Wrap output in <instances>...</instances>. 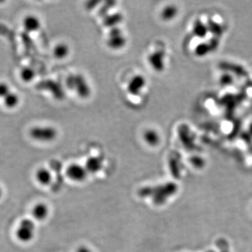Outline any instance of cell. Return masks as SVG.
Masks as SVG:
<instances>
[{
	"label": "cell",
	"mask_w": 252,
	"mask_h": 252,
	"mask_svg": "<svg viewBox=\"0 0 252 252\" xmlns=\"http://www.w3.org/2000/svg\"><path fill=\"white\" fill-rule=\"evenodd\" d=\"M66 86L71 91H75L81 99H87L91 96V88L87 80L80 74L70 75L66 79Z\"/></svg>",
	"instance_id": "1"
},
{
	"label": "cell",
	"mask_w": 252,
	"mask_h": 252,
	"mask_svg": "<svg viewBox=\"0 0 252 252\" xmlns=\"http://www.w3.org/2000/svg\"><path fill=\"white\" fill-rule=\"evenodd\" d=\"M29 134L32 140L43 143L50 142L58 136L56 129L49 126H34L30 130Z\"/></svg>",
	"instance_id": "2"
},
{
	"label": "cell",
	"mask_w": 252,
	"mask_h": 252,
	"mask_svg": "<svg viewBox=\"0 0 252 252\" xmlns=\"http://www.w3.org/2000/svg\"><path fill=\"white\" fill-rule=\"evenodd\" d=\"M36 226L34 220L24 219L19 223L16 231L17 238L23 242H31L35 235Z\"/></svg>",
	"instance_id": "3"
},
{
	"label": "cell",
	"mask_w": 252,
	"mask_h": 252,
	"mask_svg": "<svg viewBox=\"0 0 252 252\" xmlns=\"http://www.w3.org/2000/svg\"><path fill=\"white\" fill-rule=\"evenodd\" d=\"M127 39L122 30L117 27L110 29L107 37V44L113 50H119L125 47Z\"/></svg>",
	"instance_id": "4"
},
{
	"label": "cell",
	"mask_w": 252,
	"mask_h": 252,
	"mask_svg": "<svg viewBox=\"0 0 252 252\" xmlns=\"http://www.w3.org/2000/svg\"><path fill=\"white\" fill-rule=\"evenodd\" d=\"M65 174L69 180L75 183L85 182L89 174L84 165L77 163L69 165L66 169Z\"/></svg>",
	"instance_id": "5"
},
{
	"label": "cell",
	"mask_w": 252,
	"mask_h": 252,
	"mask_svg": "<svg viewBox=\"0 0 252 252\" xmlns=\"http://www.w3.org/2000/svg\"><path fill=\"white\" fill-rule=\"evenodd\" d=\"M148 63L151 68L157 72L165 70L166 66V52L164 49H157L148 56Z\"/></svg>",
	"instance_id": "6"
},
{
	"label": "cell",
	"mask_w": 252,
	"mask_h": 252,
	"mask_svg": "<svg viewBox=\"0 0 252 252\" xmlns=\"http://www.w3.org/2000/svg\"><path fill=\"white\" fill-rule=\"evenodd\" d=\"M146 79L144 76L136 75L130 79L127 83L126 91L132 96H139L146 87Z\"/></svg>",
	"instance_id": "7"
},
{
	"label": "cell",
	"mask_w": 252,
	"mask_h": 252,
	"mask_svg": "<svg viewBox=\"0 0 252 252\" xmlns=\"http://www.w3.org/2000/svg\"><path fill=\"white\" fill-rule=\"evenodd\" d=\"M23 26L28 32H35L40 29L42 22L37 16L30 14L23 18Z\"/></svg>",
	"instance_id": "8"
},
{
	"label": "cell",
	"mask_w": 252,
	"mask_h": 252,
	"mask_svg": "<svg viewBox=\"0 0 252 252\" xmlns=\"http://www.w3.org/2000/svg\"><path fill=\"white\" fill-rule=\"evenodd\" d=\"M50 209L48 205L44 203H37L33 207L32 211V214L34 220L42 221L47 220V217L49 215Z\"/></svg>",
	"instance_id": "9"
},
{
	"label": "cell",
	"mask_w": 252,
	"mask_h": 252,
	"mask_svg": "<svg viewBox=\"0 0 252 252\" xmlns=\"http://www.w3.org/2000/svg\"><path fill=\"white\" fill-rule=\"evenodd\" d=\"M143 140L146 144L152 147L157 146L161 141L160 134L154 129H148L145 130L143 133Z\"/></svg>",
	"instance_id": "10"
},
{
	"label": "cell",
	"mask_w": 252,
	"mask_h": 252,
	"mask_svg": "<svg viewBox=\"0 0 252 252\" xmlns=\"http://www.w3.org/2000/svg\"><path fill=\"white\" fill-rule=\"evenodd\" d=\"M36 179L42 185L48 186L53 182V174L47 168H40L36 172Z\"/></svg>",
	"instance_id": "11"
},
{
	"label": "cell",
	"mask_w": 252,
	"mask_h": 252,
	"mask_svg": "<svg viewBox=\"0 0 252 252\" xmlns=\"http://www.w3.org/2000/svg\"><path fill=\"white\" fill-rule=\"evenodd\" d=\"M124 20L122 14L121 13H115V14H107L103 18V24L107 28H117L119 25Z\"/></svg>",
	"instance_id": "12"
},
{
	"label": "cell",
	"mask_w": 252,
	"mask_h": 252,
	"mask_svg": "<svg viewBox=\"0 0 252 252\" xmlns=\"http://www.w3.org/2000/svg\"><path fill=\"white\" fill-rule=\"evenodd\" d=\"M47 86L53 97L57 100H63L65 97V92L61 83L56 81H49L47 83Z\"/></svg>",
	"instance_id": "13"
},
{
	"label": "cell",
	"mask_w": 252,
	"mask_h": 252,
	"mask_svg": "<svg viewBox=\"0 0 252 252\" xmlns=\"http://www.w3.org/2000/svg\"><path fill=\"white\" fill-rule=\"evenodd\" d=\"M178 8L175 5H167L163 8L161 13H160V17L163 19L164 21H171L176 18L178 15Z\"/></svg>",
	"instance_id": "14"
},
{
	"label": "cell",
	"mask_w": 252,
	"mask_h": 252,
	"mask_svg": "<svg viewBox=\"0 0 252 252\" xmlns=\"http://www.w3.org/2000/svg\"><path fill=\"white\" fill-rule=\"evenodd\" d=\"M20 96L14 92H10L3 99L4 106L9 110L16 108L20 104Z\"/></svg>",
	"instance_id": "15"
},
{
	"label": "cell",
	"mask_w": 252,
	"mask_h": 252,
	"mask_svg": "<svg viewBox=\"0 0 252 252\" xmlns=\"http://www.w3.org/2000/svg\"><path fill=\"white\" fill-rule=\"evenodd\" d=\"M53 56L56 59L63 60L67 58L69 53L68 45L64 43H60L55 46L53 50Z\"/></svg>",
	"instance_id": "16"
},
{
	"label": "cell",
	"mask_w": 252,
	"mask_h": 252,
	"mask_svg": "<svg viewBox=\"0 0 252 252\" xmlns=\"http://www.w3.org/2000/svg\"><path fill=\"white\" fill-rule=\"evenodd\" d=\"M86 170L89 173H96L101 169L102 166V159L99 157H91L88 159L86 165Z\"/></svg>",
	"instance_id": "17"
},
{
	"label": "cell",
	"mask_w": 252,
	"mask_h": 252,
	"mask_svg": "<svg viewBox=\"0 0 252 252\" xmlns=\"http://www.w3.org/2000/svg\"><path fill=\"white\" fill-rule=\"evenodd\" d=\"M20 79L25 83H31L36 77V72L32 67H25L21 69L20 74Z\"/></svg>",
	"instance_id": "18"
},
{
	"label": "cell",
	"mask_w": 252,
	"mask_h": 252,
	"mask_svg": "<svg viewBox=\"0 0 252 252\" xmlns=\"http://www.w3.org/2000/svg\"><path fill=\"white\" fill-rule=\"evenodd\" d=\"M11 91L9 85L5 82H0V98L4 99Z\"/></svg>",
	"instance_id": "19"
},
{
	"label": "cell",
	"mask_w": 252,
	"mask_h": 252,
	"mask_svg": "<svg viewBox=\"0 0 252 252\" xmlns=\"http://www.w3.org/2000/svg\"><path fill=\"white\" fill-rule=\"evenodd\" d=\"M76 252H94L92 249L86 245H81L77 247Z\"/></svg>",
	"instance_id": "20"
},
{
	"label": "cell",
	"mask_w": 252,
	"mask_h": 252,
	"mask_svg": "<svg viewBox=\"0 0 252 252\" xmlns=\"http://www.w3.org/2000/svg\"><path fill=\"white\" fill-rule=\"evenodd\" d=\"M2 194H3L2 189H1V187H0V198H1V196H2Z\"/></svg>",
	"instance_id": "21"
}]
</instances>
